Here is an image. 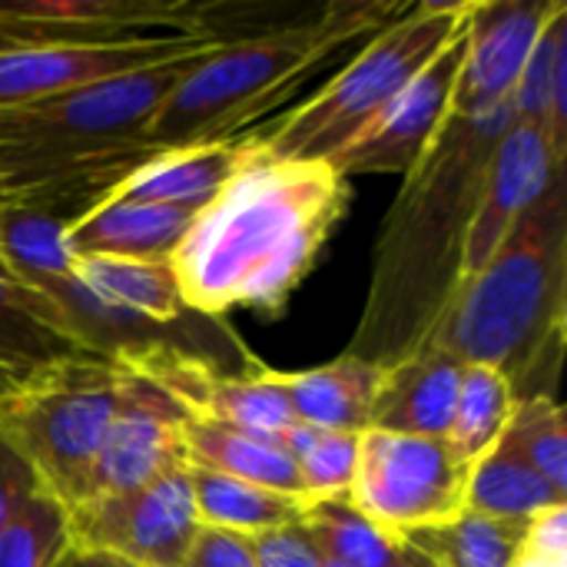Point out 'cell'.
I'll use <instances>...</instances> for the list:
<instances>
[{
    "label": "cell",
    "instance_id": "obj_5",
    "mask_svg": "<svg viewBox=\"0 0 567 567\" xmlns=\"http://www.w3.org/2000/svg\"><path fill=\"white\" fill-rule=\"evenodd\" d=\"M472 0H419L375 30L299 106L279 113L252 140L276 156L332 163L465 27Z\"/></svg>",
    "mask_w": 567,
    "mask_h": 567
},
{
    "label": "cell",
    "instance_id": "obj_26",
    "mask_svg": "<svg viewBox=\"0 0 567 567\" xmlns=\"http://www.w3.org/2000/svg\"><path fill=\"white\" fill-rule=\"evenodd\" d=\"M515 405V389L502 372L488 365H465L458 402L445 432V442L455 458L472 468L482 455H488L502 442Z\"/></svg>",
    "mask_w": 567,
    "mask_h": 567
},
{
    "label": "cell",
    "instance_id": "obj_40",
    "mask_svg": "<svg viewBox=\"0 0 567 567\" xmlns=\"http://www.w3.org/2000/svg\"><path fill=\"white\" fill-rule=\"evenodd\" d=\"M322 567H346V565H339V561H329V558H326V561H322Z\"/></svg>",
    "mask_w": 567,
    "mask_h": 567
},
{
    "label": "cell",
    "instance_id": "obj_36",
    "mask_svg": "<svg viewBox=\"0 0 567 567\" xmlns=\"http://www.w3.org/2000/svg\"><path fill=\"white\" fill-rule=\"evenodd\" d=\"M50 43H53L50 37H43L40 30H33V27L13 20V17L3 10V3H0V53H3V50H20V47H50Z\"/></svg>",
    "mask_w": 567,
    "mask_h": 567
},
{
    "label": "cell",
    "instance_id": "obj_23",
    "mask_svg": "<svg viewBox=\"0 0 567 567\" xmlns=\"http://www.w3.org/2000/svg\"><path fill=\"white\" fill-rule=\"evenodd\" d=\"M186 478H189L199 528L236 535V538H259L266 532L296 525L309 502L296 495H279L259 485H246V482L216 475L199 465H186Z\"/></svg>",
    "mask_w": 567,
    "mask_h": 567
},
{
    "label": "cell",
    "instance_id": "obj_34",
    "mask_svg": "<svg viewBox=\"0 0 567 567\" xmlns=\"http://www.w3.org/2000/svg\"><path fill=\"white\" fill-rule=\"evenodd\" d=\"M47 485L40 482L37 468L27 462V455L0 432V528Z\"/></svg>",
    "mask_w": 567,
    "mask_h": 567
},
{
    "label": "cell",
    "instance_id": "obj_37",
    "mask_svg": "<svg viewBox=\"0 0 567 567\" xmlns=\"http://www.w3.org/2000/svg\"><path fill=\"white\" fill-rule=\"evenodd\" d=\"M76 567H133L113 555H96V551H76Z\"/></svg>",
    "mask_w": 567,
    "mask_h": 567
},
{
    "label": "cell",
    "instance_id": "obj_1",
    "mask_svg": "<svg viewBox=\"0 0 567 567\" xmlns=\"http://www.w3.org/2000/svg\"><path fill=\"white\" fill-rule=\"evenodd\" d=\"M349 199L352 186L332 163L276 156L249 136L246 163L196 213L169 256L186 306L209 319L229 309L279 316Z\"/></svg>",
    "mask_w": 567,
    "mask_h": 567
},
{
    "label": "cell",
    "instance_id": "obj_38",
    "mask_svg": "<svg viewBox=\"0 0 567 567\" xmlns=\"http://www.w3.org/2000/svg\"><path fill=\"white\" fill-rule=\"evenodd\" d=\"M389 567H429V561H425V558H419V555H415L412 548H405V545H402L399 558H395V561H392Z\"/></svg>",
    "mask_w": 567,
    "mask_h": 567
},
{
    "label": "cell",
    "instance_id": "obj_25",
    "mask_svg": "<svg viewBox=\"0 0 567 567\" xmlns=\"http://www.w3.org/2000/svg\"><path fill=\"white\" fill-rule=\"evenodd\" d=\"M512 120L538 126L555 156L567 150V7H561L535 40L512 90Z\"/></svg>",
    "mask_w": 567,
    "mask_h": 567
},
{
    "label": "cell",
    "instance_id": "obj_42",
    "mask_svg": "<svg viewBox=\"0 0 567 567\" xmlns=\"http://www.w3.org/2000/svg\"><path fill=\"white\" fill-rule=\"evenodd\" d=\"M429 567H432V565H429Z\"/></svg>",
    "mask_w": 567,
    "mask_h": 567
},
{
    "label": "cell",
    "instance_id": "obj_15",
    "mask_svg": "<svg viewBox=\"0 0 567 567\" xmlns=\"http://www.w3.org/2000/svg\"><path fill=\"white\" fill-rule=\"evenodd\" d=\"M565 173V159L555 156L548 136L522 120H512L485 166L475 219L465 243V276L478 272L518 219L545 196V189Z\"/></svg>",
    "mask_w": 567,
    "mask_h": 567
},
{
    "label": "cell",
    "instance_id": "obj_17",
    "mask_svg": "<svg viewBox=\"0 0 567 567\" xmlns=\"http://www.w3.org/2000/svg\"><path fill=\"white\" fill-rule=\"evenodd\" d=\"M80 355L96 352L73 336L50 296L20 282L0 262V399L13 395L50 365Z\"/></svg>",
    "mask_w": 567,
    "mask_h": 567
},
{
    "label": "cell",
    "instance_id": "obj_19",
    "mask_svg": "<svg viewBox=\"0 0 567 567\" xmlns=\"http://www.w3.org/2000/svg\"><path fill=\"white\" fill-rule=\"evenodd\" d=\"M249 133L226 143H199L153 153L110 196L140 203H173L203 209L246 163Z\"/></svg>",
    "mask_w": 567,
    "mask_h": 567
},
{
    "label": "cell",
    "instance_id": "obj_33",
    "mask_svg": "<svg viewBox=\"0 0 567 567\" xmlns=\"http://www.w3.org/2000/svg\"><path fill=\"white\" fill-rule=\"evenodd\" d=\"M256 567H322V551L309 538V532L296 522L276 532H266L259 538H246Z\"/></svg>",
    "mask_w": 567,
    "mask_h": 567
},
{
    "label": "cell",
    "instance_id": "obj_12",
    "mask_svg": "<svg viewBox=\"0 0 567 567\" xmlns=\"http://www.w3.org/2000/svg\"><path fill=\"white\" fill-rule=\"evenodd\" d=\"M186 419H189L186 409L176 405L156 382L126 369V389L120 409L106 429L83 498L76 505L136 492L153 478L166 475L169 468L183 465Z\"/></svg>",
    "mask_w": 567,
    "mask_h": 567
},
{
    "label": "cell",
    "instance_id": "obj_9",
    "mask_svg": "<svg viewBox=\"0 0 567 567\" xmlns=\"http://www.w3.org/2000/svg\"><path fill=\"white\" fill-rule=\"evenodd\" d=\"M66 512L73 551L113 555L133 567H183L199 535L186 462L136 492L93 498Z\"/></svg>",
    "mask_w": 567,
    "mask_h": 567
},
{
    "label": "cell",
    "instance_id": "obj_6",
    "mask_svg": "<svg viewBox=\"0 0 567 567\" xmlns=\"http://www.w3.org/2000/svg\"><path fill=\"white\" fill-rule=\"evenodd\" d=\"M123 389L126 369L120 362L80 355L50 365L0 399V432L27 455L47 492L66 508L83 498Z\"/></svg>",
    "mask_w": 567,
    "mask_h": 567
},
{
    "label": "cell",
    "instance_id": "obj_22",
    "mask_svg": "<svg viewBox=\"0 0 567 567\" xmlns=\"http://www.w3.org/2000/svg\"><path fill=\"white\" fill-rule=\"evenodd\" d=\"M80 213L47 203H3L0 206V262L37 292L70 279L73 256L66 229Z\"/></svg>",
    "mask_w": 567,
    "mask_h": 567
},
{
    "label": "cell",
    "instance_id": "obj_35",
    "mask_svg": "<svg viewBox=\"0 0 567 567\" xmlns=\"http://www.w3.org/2000/svg\"><path fill=\"white\" fill-rule=\"evenodd\" d=\"M183 567H256V558L246 538L199 528L189 555L183 558Z\"/></svg>",
    "mask_w": 567,
    "mask_h": 567
},
{
    "label": "cell",
    "instance_id": "obj_31",
    "mask_svg": "<svg viewBox=\"0 0 567 567\" xmlns=\"http://www.w3.org/2000/svg\"><path fill=\"white\" fill-rule=\"evenodd\" d=\"M282 449L289 452L309 498L349 492L355 462H359V435L312 429V425H292L289 435L282 439Z\"/></svg>",
    "mask_w": 567,
    "mask_h": 567
},
{
    "label": "cell",
    "instance_id": "obj_7",
    "mask_svg": "<svg viewBox=\"0 0 567 567\" xmlns=\"http://www.w3.org/2000/svg\"><path fill=\"white\" fill-rule=\"evenodd\" d=\"M213 47H196L150 66H136L43 100L7 106L0 110V150H50L106 140H143L140 133L153 120L159 103Z\"/></svg>",
    "mask_w": 567,
    "mask_h": 567
},
{
    "label": "cell",
    "instance_id": "obj_39",
    "mask_svg": "<svg viewBox=\"0 0 567 567\" xmlns=\"http://www.w3.org/2000/svg\"><path fill=\"white\" fill-rule=\"evenodd\" d=\"M60 567H76V551H70V558H66Z\"/></svg>",
    "mask_w": 567,
    "mask_h": 567
},
{
    "label": "cell",
    "instance_id": "obj_24",
    "mask_svg": "<svg viewBox=\"0 0 567 567\" xmlns=\"http://www.w3.org/2000/svg\"><path fill=\"white\" fill-rule=\"evenodd\" d=\"M555 505H567L565 495H558L502 435V442L482 455L468 472L465 488V512L508 522V525H528L538 515H545Z\"/></svg>",
    "mask_w": 567,
    "mask_h": 567
},
{
    "label": "cell",
    "instance_id": "obj_18",
    "mask_svg": "<svg viewBox=\"0 0 567 567\" xmlns=\"http://www.w3.org/2000/svg\"><path fill=\"white\" fill-rule=\"evenodd\" d=\"M196 213V206L106 196L96 206H90L80 219H73L63 239L73 259H169L186 229L193 226Z\"/></svg>",
    "mask_w": 567,
    "mask_h": 567
},
{
    "label": "cell",
    "instance_id": "obj_41",
    "mask_svg": "<svg viewBox=\"0 0 567 567\" xmlns=\"http://www.w3.org/2000/svg\"><path fill=\"white\" fill-rule=\"evenodd\" d=\"M0 206H3V199H0Z\"/></svg>",
    "mask_w": 567,
    "mask_h": 567
},
{
    "label": "cell",
    "instance_id": "obj_30",
    "mask_svg": "<svg viewBox=\"0 0 567 567\" xmlns=\"http://www.w3.org/2000/svg\"><path fill=\"white\" fill-rule=\"evenodd\" d=\"M505 439L558 495L567 498V422L558 399H522L505 429Z\"/></svg>",
    "mask_w": 567,
    "mask_h": 567
},
{
    "label": "cell",
    "instance_id": "obj_14",
    "mask_svg": "<svg viewBox=\"0 0 567 567\" xmlns=\"http://www.w3.org/2000/svg\"><path fill=\"white\" fill-rule=\"evenodd\" d=\"M206 37H153L116 43H50L0 53V110L43 100L113 73L150 66L196 47H213Z\"/></svg>",
    "mask_w": 567,
    "mask_h": 567
},
{
    "label": "cell",
    "instance_id": "obj_28",
    "mask_svg": "<svg viewBox=\"0 0 567 567\" xmlns=\"http://www.w3.org/2000/svg\"><path fill=\"white\" fill-rule=\"evenodd\" d=\"M525 525H508L462 512L445 525H432L402 538L432 567H512Z\"/></svg>",
    "mask_w": 567,
    "mask_h": 567
},
{
    "label": "cell",
    "instance_id": "obj_16",
    "mask_svg": "<svg viewBox=\"0 0 567 567\" xmlns=\"http://www.w3.org/2000/svg\"><path fill=\"white\" fill-rule=\"evenodd\" d=\"M465 365L442 349L419 346L405 359L382 365L369 412V429L392 435L445 439Z\"/></svg>",
    "mask_w": 567,
    "mask_h": 567
},
{
    "label": "cell",
    "instance_id": "obj_13",
    "mask_svg": "<svg viewBox=\"0 0 567 567\" xmlns=\"http://www.w3.org/2000/svg\"><path fill=\"white\" fill-rule=\"evenodd\" d=\"M561 7L565 0H472L452 113L478 116L512 103L535 40Z\"/></svg>",
    "mask_w": 567,
    "mask_h": 567
},
{
    "label": "cell",
    "instance_id": "obj_10",
    "mask_svg": "<svg viewBox=\"0 0 567 567\" xmlns=\"http://www.w3.org/2000/svg\"><path fill=\"white\" fill-rule=\"evenodd\" d=\"M120 365L156 382L193 419L239 429L246 435L269 439L279 445L289 429L299 425L276 382V372L266 365H259L256 372H229L209 359L176 349L140 352L120 359Z\"/></svg>",
    "mask_w": 567,
    "mask_h": 567
},
{
    "label": "cell",
    "instance_id": "obj_4",
    "mask_svg": "<svg viewBox=\"0 0 567 567\" xmlns=\"http://www.w3.org/2000/svg\"><path fill=\"white\" fill-rule=\"evenodd\" d=\"M409 10L405 0H332L259 33L219 43L143 126L153 150L226 143L276 116L306 80Z\"/></svg>",
    "mask_w": 567,
    "mask_h": 567
},
{
    "label": "cell",
    "instance_id": "obj_21",
    "mask_svg": "<svg viewBox=\"0 0 567 567\" xmlns=\"http://www.w3.org/2000/svg\"><path fill=\"white\" fill-rule=\"evenodd\" d=\"M183 455H186V465H199L216 475L259 485L279 495L309 498L289 452L279 442L256 439L239 429H226V425L189 415L183 425Z\"/></svg>",
    "mask_w": 567,
    "mask_h": 567
},
{
    "label": "cell",
    "instance_id": "obj_11",
    "mask_svg": "<svg viewBox=\"0 0 567 567\" xmlns=\"http://www.w3.org/2000/svg\"><path fill=\"white\" fill-rule=\"evenodd\" d=\"M468 20V17H465ZM465 60V27L429 60L419 76L332 159V166L352 179L369 173L405 176L429 153L435 136L452 116L455 80Z\"/></svg>",
    "mask_w": 567,
    "mask_h": 567
},
{
    "label": "cell",
    "instance_id": "obj_20",
    "mask_svg": "<svg viewBox=\"0 0 567 567\" xmlns=\"http://www.w3.org/2000/svg\"><path fill=\"white\" fill-rule=\"evenodd\" d=\"M379 375L382 365L342 352L339 359L306 372H276V382L299 425L362 435L369 432Z\"/></svg>",
    "mask_w": 567,
    "mask_h": 567
},
{
    "label": "cell",
    "instance_id": "obj_27",
    "mask_svg": "<svg viewBox=\"0 0 567 567\" xmlns=\"http://www.w3.org/2000/svg\"><path fill=\"white\" fill-rule=\"evenodd\" d=\"M299 525L309 532L322 558L346 567H389L402 551V542L369 522L349 495L309 498Z\"/></svg>",
    "mask_w": 567,
    "mask_h": 567
},
{
    "label": "cell",
    "instance_id": "obj_32",
    "mask_svg": "<svg viewBox=\"0 0 567 567\" xmlns=\"http://www.w3.org/2000/svg\"><path fill=\"white\" fill-rule=\"evenodd\" d=\"M512 567H567V505H555L525 525Z\"/></svg>",
    "mask_w": 567,
    "mask_h": 567
},
{
    "label": "cell",
    "instance_id": "obj_2",
    "mask_svg": "<svg viewBox=\"0 0 567 567\" xmlns=\"http://www.w3.org/2000/svg\"><path fill=\"white\" fill-rule=\"evenodd\" d=\"M512 123V103L478 116L452 113L382 223L369 299L346 352L392 365L415 352L465 276V243L488 156Z\"/></svg>",
    "mask_w": 567,
    "mask_h": 567
},
{
    "label": "cell",
    "instance_id": "obj_3",
    "mask_svg": "<svg viewBox=\"0 0 567 567\" xmlns=\"http://www.w3.org/2000/svg\"><path fill=\"white\" fill-rule=\"evenodd\" d=\"M567 189L565 173L518 219L495 256L462 276L422 346L462 365L502 372L515 399L551 395L565 362Z\"/></svg>",
    "mask_w": 567,
    "mask_h": 567
},
{
    "label": "cell",
    "instance_id": "obj_29",
    "mask_svg": "<svg viewBox=\"0 0 567 567\" xmlns=\"http://www.w3.org/2000/svg\"><path fill=\"white\" fill-rule=\"evenodd\" d=\"M73 551L66 505L40 492L0 528V567H60Z\"/></svg>",
    "mask_w": 567,
    "mask_h": 567
},
{
    "label": "cell",
    "instance_id": "obj_8",
    "mask_svg": "<svg viewBox=\"0 0 567 567\" xmlns=\"http://www.w3.org/2000/svg\"><path fill=\"white\" fill-rule=\"evenodd\" d=\"M468 465L455 458L445 439L362 432L349 502L385 535L445 525L465 512Z\"/></svg>",
    "mask_w": 567,
    "mask_h": 567
}]
</instances>
